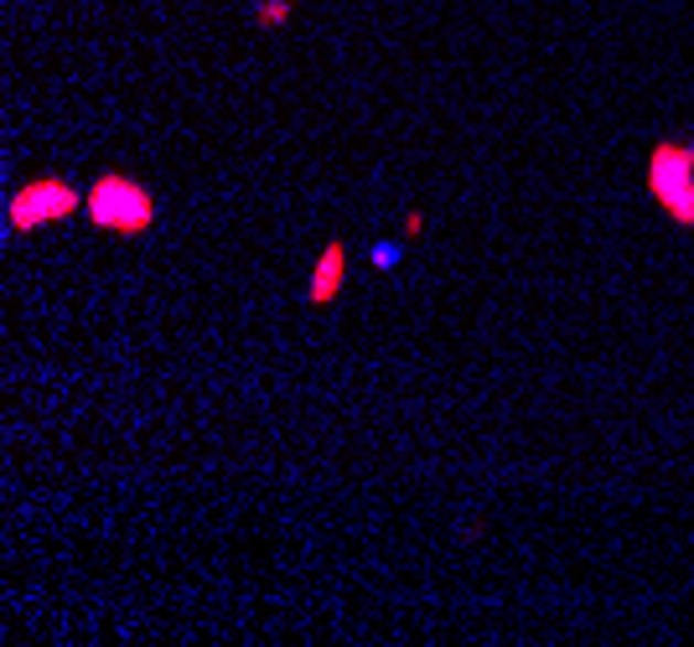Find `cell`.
Masks as SVG:
<instances>
[{"mask_svg":"<svg viewBox=\"0 0 694 647\" xmlns=\"http://www.w3.org/2000/svg\"><path fill=\"white\" fill-rule=\"evenodd\" d=\"M648 197L669 213L674 228H694V145L690 140H659L648 151Z\"/></svg>","mask_w":694,"mask_h":647,"instance_id":"3","label":"cell"},{"mask_svg":"<svg viewBox=\"0 0 694 647\" xmlns=\"http://www.w3.org/2000/svg\"><path fill=\"white\" fill-rule=\"evenodd\" d=\"M88 192H78L68 176L57 171H42L32 182H21L11 197H6V234H36V228H52V223L73 218L84 207Z\"/></svg>","mask_w":694,"mask_h":647,"instance_id":"2","label":"cell"},{"mask_svg":"<svg viewBox=\"0 0 694 647\" xmlns=\"http://www.w3.org/2000/svg\"><path fill=\"white\" fill-rule=\"evenodd\" d=\"M290 17H296L290 0H255V26L259 32H286Z\"/></svg>","mask_w":694,"mask_h":647,"instance_id":"5","label":"cell"},{"mask_svg":"<svg viewBox=\"0 0 694 647\" xmlns=\"http://www.w3.org/2000/svg\"><path fill=\"white\" fill-rule=\"evenodd\" d=\"M342 290H348V244L332 239V244H322V255H317V265H311L306 306H332Z\"/></svg>","mask_w":694,"mask_h":647,"instance_id":"4","label":"cell"},{"mask_svg":"<svg viewBox=\"0 0 694 647\" xmlns=\"http://www.w3.org/2000/svg\"><path fill=\"white\" fill-rule=\"evenodd\" d=\"M420 234H425V213L420 207H409L405 213V239H420Z\"/></svg>","mask_w":694,"mask_h":647,"instance_id":"7","label":"cell"},{"mask_svg":"<svg viewBox=\"0 0 694 647\" xmlns=\"http://www.w3.org/2000/svg\"><path fill=\"white\" fill-rule=\"evenodd\" d=\"M84 213L99 234L140 239V234L156 228V213H161V207H156L151 187H146L140 176H130V171H104V176H94V187H88Z\"/></svg>","mask_w":694,"mask_h":647,"instance_id":"1","label":"cell"},{"mask_svg":"<svg viewBox=\"0 0 694 647\" xmlns=\"http://www.w3.org/2000/svg\"><path fill=\"white\" fill-rule=\"evenodd\" d=\"M399 259H405V244H394V239H378V244L369 249V265H373V270H394Z\"/></svg>","mask_w":694,"mask_h":647,"instance_id":"6","label":"cell"}]
</instances>
